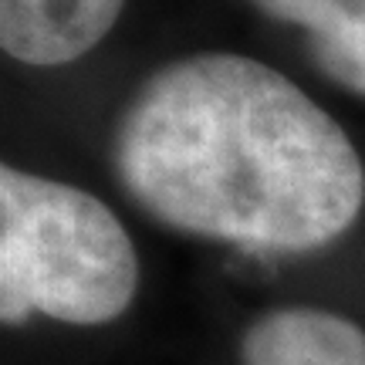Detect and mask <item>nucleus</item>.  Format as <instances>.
<instances>
[{"mask_svg": "<svg viewBox=\"0 0 365 365\" xmlns=\"http://www.w3.org/2000/svg\"><path fill=\"white\" fill-rule=\"evenodd\" d=\"M112 166L163 227L244 250L325 247L365 203L345 129L244 54L203 51L156 68L118 118Z\"/></svg>", "mask_w": 365, "mask_h": 365, "instance_id": "f257e3e1", "label": "nucleus"}, {"mask_svg": "<svg viewBox=\"0 0 365 365\" xmlns=\"http://www.w3.org/2000/svg\"><path fill=\"white\" fill-rule=\"evenodd\" d=\"M139 257L118 217L91 193L0 170V318L21 325L115 322L135 298Z\"/></svg>", "mask_w": 365, "mask_h": 365, "instance_id": "f03ea898", "label": "nucleus"}, {"mask_svg": "<svg viewBox=\"0 0 365 365\" xmlns=\"http://www.w3.org/2000/svg\"><path fill=\"white\" fill-rule=\"evenodd\" d=\"M122 4L125 0H0V44L24 65H68L112 31Z\"/></svg>", "mask_w": 365, "mask_h": 365, "instance_id": "7ed1b4c3", "label": "nucleus"}, {"mask_svg": "<svg viewBox=\"0 0 365 365\" xmlns=\"http://www.w3.org/2000/svg\"><path fill=\"white\" fill-rule=\"evenodd\" d=\"M240 365H365V331L325 308H274L247 325Z\"/></svg>", "mask_w": 365, "mask_h": 365, "instance_id": "20e7f679", "label": "nucleus"}, {"mask_svg": "<svg viewBox=\"0 0 365 365\" xmlns=\"http://www.w3.org/2000/svg\"><path fill=\"white\" fill-rule=\"evenodd\" d=\"M274 21L308 34L318 71L365 95V0H250Z\"/></svg>", "mask_w": 365, "mask_h": 365, "instance_id": "39448f33", "label": "nucleus"}]
</instances>
